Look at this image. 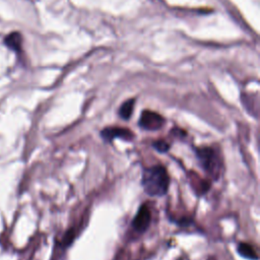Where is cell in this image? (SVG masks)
<instances>
[{"label": "cell", "instance_id": "obj_3", "mask_svg": "<svg viewBox=\"0 0 260 260\" xmlns=\"http://www.w3.org/2000/svg\"><path fill=\"white\" fill-rule=\"evenodd\" d=\"M150 222H151V212L147 207V205L142 204L138 208L134 218L131 221V229L133 232L139 235H142L148 230Z\"/></svg>", "mask_w": 260, "mask_h": 260}, {"label": "cell", "instance_id": "obj_4", "mask_svg": "<svg viewBox=\"0 0 260 260\" xmlns=\"http://www.w3.org/2000/svg\"><path fill=\"white\" fill-rule=\"evenodd\" d=\"M164 117H161L158 113L149 110H144L141 113L140 119L138 121V125L140 126V128L147 131L159 130L164 126Z\"/></svg>", "mask_w": 260, "mask_h": 260}, {"label": "cell", "instance_id": "obj_1", "mask_svg": "<svg viewBox=\"0 0 260 260\" xmlns=\"http://www.w3.org/2000/svg\"><path fill=\"white\" fill-rule=\"evenodd\" d=\"M144 192L151 197H161L167 194L170 186V176L161 165L144 168L141 177Z\"/></svg>", "mask_w": 260, "mask_h": 260}, {"label": "cell", "instance_id": "obj_8", "mask_svg": "<svg viewBox=\"0 0 260 260\" xmlns=\"http://www.w3.org/2000/svg\"><path fill=\"white\" fill-rule=\"evenodd\" d=\"M134 105H135V99H130L124 102L118 111V114L121 119L123 120H129L133 114L134 110Z\"/></svg>", "mask_w": 260, "mask_h": 260}, {"label": "cell", "instance_id": "obj_6", "mask_svg": "<svg viewBox=\"0 0 260 260\" xmlns=\"http://www.w3.org/2000/svg\"><path fill=\"white\" fill-rule=\"evenodd\" d=\"M237 252L241 257H243L245 259L258 260V255H257L256 251L248 243H244V242L239 243L237 246Z\"/></svg>", "mask_w": 260, "mask_h": 260}, {"label": "cell", "instance_id": "obj_7", "mask_svg": "<svg viewBox=\"0 0 260 260\" xmlns=\"http://www.w3.org/2000/svg\"><path fill=\"white\" fill-rule=\"evenodd\" d=\"M4 43L7 47H9L11 50H14L16 52L21 51V43H22V37L18 31H13L9 34L5 40Z\"/></svg>", "mask_w": 260, "mask_h": 260}, {"label": "cell", "instance_id": "obj_2", "mask_svg": "<svg viewBox=\"0 0 260 260\" xmlns=\"http://www.w3.org/2000/svg\"><path fill=\"white\" fill-rule=\"evenodd\" d=\"M194 153L200 168L213 180H218L222 169V160L218 151L210 146H203L194 147Z\"/></svg>", "mask_w": 260, "mask_h": 260}, {"label": "cell", "instance_id": "obj_5", "mask_svg": "<svg viewBox=\"0 0 260 260\" xmlns=\"http://www.w3.org/2000/svg\"><path fill=\"white\" fill-rule=\"evenodd\" d=\"M100 135L107 143H111L116 138H121L125 141H132L134 139V133L131 130L121 127H106L101 131Z\"/></svg>", "mask_w": 260, "mask_h": 260}, {"label": "cell", "instance_id": "obj_9", "mask_svg": "<svg viewBox=\"0 0 260 260\" xmlns=\"http://www.w3.org/2000/svg\"><path fill=\"white\" fill-rule=\"evenodd\" d=\"M152 146L156 151L160 153H165L170 149V144L165 140H155L152 142Z\"/></svg>", "mask_w": 260, "mask_h": 260}]
</instances>
